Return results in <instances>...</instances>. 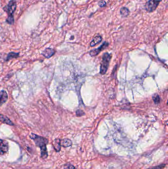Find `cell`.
I'll list each match as a JSON object with an SVG mask.
<instances>
[{"label": "cell", "instance_id": "2", "mask_svg": "<svg viewBox=\"0 0 168 169\" xmlns=\"http://www.w3.org/2000/svg\"><path fill=\"white\" fill-rule=\"evenodd\" d=\"M111 58V54L107 52L104 54L103 56L100 67V73L102 75L106 74V72L107 71Z\"/></svg>", "mask_w": 168, "mask_h": 169}, {"label": "cell", "instance_id": "5", "mask_svg": "<svg viewBox=\"0 0 168 169\" xmlns=\"http://www.w3.org/2000/svg\"><path fill=\"white\" fill-rule=\"evenodd\" d=\"M9 150V144L6 140L0 139V155L7 153Z\"/></svg>", "mask_w": 168, "mask_h": 169}, {"label": "cell", "instance_id": "14", "mask_svg": "<svg viewBox=\"0 0 168 169\" xmlns=\"http://www.w3.org/2000/svg\"><path fill=\"white\" fill-rule=\"evenodd\" d=\"M60 140L58 139H56L54 142V149H55L56 151H59L61 149V146L60 145Z\"/></svg>", "mask_w": 168, "mask_h": 169}, {"label": "cell", "instance_id": "10", "mask_svg": "<svg viewBox=\"0 0 168 169\" xmlns=\"http://www.w3.org/2000/svg\"><path fill=\"white\" fill-rule=\"evenodd\" d=\"M60 145L64 148H68L72 145V142L69 139H65L60 140Z\"/></svg>", "mask_w": 168, "mask_h": 169}, {"label": "cell", "instance_id": "16", "mask_svg": "<svg viewBox=\"0 0 168 169\" xmlns=\"http://www.w3.org/2000/svg\"><path fill=\"white\" fill-rule=\"evenodd\" d=\"M7 22L8 23L11 24L13 23H14V18H13V15H9L7 19Z\"/></svg>", "mask_w": 168, "mask_h": 169}, {"label": "cell", "instance_id": "18", "mask_svg": "<svg viewBox=\"0 0 168 169\" xmlns=\"http://www.w3.org/2000/svg\"><path fill=\"white\" fill-rule=\"evenodd\" d=\"M65 169H75V167L71 164H67L65 166Z\"/></svg>", "mask_w": 168, "mask_h": 169}, {"label": "cell", "instance_id": "11", "mask_svg": "<svg viewBox=\"0 0 168 169\" xmlns=\"http://www.w3.org/2000/svg\"><path fill=\"white\" fill-rule=\"evenodd\" d=\"M102 37L99 35L95 36L94 38H93V40L92 41L91 43H90V46L91 47H94L96 45H98L102 41Z\"/></svg>", "mask_w": 168, "mask_h": 169}, {"label": "cell", "instance_id": "12", "mask_svg": "<svg viewBox=\"0 0 168 169\" xmlns=\"http://www.w3.org/2000/svg\"><path fill=\"white\" fill-rule=\"evenodd\" d=\"M19 56V53L18 52H10L7 54L5 60L7 61H9L13 58H18Z\"/></svg>", "mask_w": 168, "mask_h": 169}, {"label": "cell", "instance_id": "19", "mask_svg": "<svg viewBox=\"0 0 168 169\" xmlns=\"http://www.w3.org/2000/svg\"><path fill=\"white\" fill-rule=\"evenodd\" d=\"M165 167V164H162V165H161L158 166H156V167H154L152 168H150V169H163V168Z\"/></svg>", "mask_w": 168, "mask_h": 169}, {"label": "cell", "instance_id": "8", "mask_svg": "<svg viewBox=\"0 0 168 169\" xmlns=\"http://www.w3.org/2000/svg\"><path fill=\"white\" fill-rule=\"evenodd\" d=\"M55 50L54 49L48 48L43 50L41 52V54L45 58H49L52 57V56L55 54Z\"/></svg>", "mask_w": 168, "mask_h": 169}, {"label": "cell", "instance_id": "9", "mask_svg": "<svg viewBox=\"0 0 168 169\" xmlns=\"http://www.w3.org/2000/svg\"><path fill=\"white\" fill-rule=\"evenodd\" d=\"M0 121L9 126H15V124L5 115L0 114Z\"/></svg>", "mask_w": 168, "mask_h": 169}, {"label": "cell", "instance_id": "13", "mask_svg": "<svg viewBox=\"0 0 168 169\" xmlns=\"http://www.w3.org/2000/svg\"><path fill=\"white\" fill-rule=\"evenodd\" d=\"M120 14L123 16L127 17L130 14V11L126 7H122L120 9Z\"/></svg>", "mask_w": 168, "mask_h": 169}, {"label": "cell", "instance_id": "1", "mask_svg": "<svg viewBox=\"0 0 168 169\" xmlns=\"http://www.w3.org/2000/svg\"><path fill=\"white\" fill-rule=\"evenodd\" d=\"M31 139L34 140L36 146L41 148V158H47L48 157V152L47 150V145L48 144V139L44 137L39 136L35 133L30 135Z\"/></svg>", "mask_w": 168, "mask_h": 169}, {"label": "cell", "instance_id": "7", "mask_svg": "<svg viewBox=\"0 0 168 169\" xmlns=\"http://www.w3.org/2000/svg\"><path fill=\"white\" fill-rule=\"evenodd\" d=\"M8 94L5 90L0 91V106H2L8 100Z\"/></svg>", "mask_w": 168, "mask_h": 169}, {"label": "cell", "instance_id": "17", "mask_svg": "<svg viewBox=\"0 0 168 169\" xmlns=\"http://www.w3.org/2000/svg\"><path fill=\"white\" fill-rule=\"evenodd\" d=\"M84 114H84V112L82 111V110H78L77 111V112H76V115L78 117L82 116L83 115H84Z\"/></svg>", "mask_w": 168, "mask_h": 169}, {"label": "cell", "instance_id": "4", "mask_svg": "<svg viewBox=\"0 0 168 169\" xmlns=\"http://www.w3.org/2000/svg\"><path fill=\"white\" fill-rule=\"evenodd\" d=\"M16 8V3L15 0H11L9 4L4 8V10L8 13L9 15H13Z\"/></svg>", "mask_w": 168, "mask_h": 169}, {"label": "cell", "instance_id": "15", "mask_svg": "<svg viewBox=\"0 0 168 169\" xmlns=\"http://www.w3.org/2000/svg\"><path fill=\"white\" fill-rule=\"evenodd\" d=\"M153 99L154 102L155 104H158L160 103V97L159 95L157 94H155L152 97Z\"/></svg>", "mask_w": 168, "mask_h": 169}, {"label": "cell", "instance_id": "20", "mask_svg": "<svg viewBox=\"0 0 168 169\" xmlns=\"http://www.w3.org/2000/svg\"><path fill=\"white\" fill-rule=\"evenodd\" d=\"M99 4H100V5H100L101 7H102V5H103H103H104V6L106 5V2L104 1H101V2L99 3Z\"/></svg>", "mask_w": 168, "mask_h": 169}, {"label": "cell", "instance_id": "3", "mask_svg": "<svg viewBox=\"0 0 168 169\" xmlns=\"http://www.w3.org/2000/svg\"><path fill=\"white\" fill-rule=\"evenodd\" d=\"M162 0H149L145 6V9L149 13L155 11Z\"/></svg>", "mask_w": 168, "mask_h": 169}, {"label": "cell", "instance_id": "6", "mask_svg": "<svg viewBox=\"0 0 168 169\" xmlns=\"http://www.w3.org/2000/svg\"><path fill=\"white\" fill-rule=\"evenodd\" d=\"M108 45H109L108 43L105 42L101 46L99 47L98 48L94 49L93 50H91L90 52V55L91 56H94L98 55L101 51L104 50V49H105V48L108 46Z\"/></svg>", "mask_w": 168, "mask_h": 169}]
</instances>
